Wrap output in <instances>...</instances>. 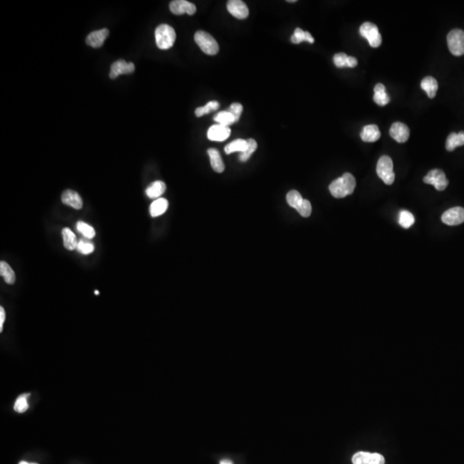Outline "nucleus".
I'll use <instances>...</instances> for the list:
<instances>
[{"label": "nucleus", "mask_w": 464, "mask_h": 464, "mask_svg": "<svg viewBox=\"0 0 464 464\" xmlns=\"http://www.w3.org/2000/svg\"><path fill=\"white\" fill-rule=\"evenodd\" d=\"M360 137L364 142H375L380 139L381 133L377 125H368L364 126Z\"/></svg>", "instance_id": "obj_17"}, {"label": "nucleus", "mask_w": 464, "mask_h": 464, "mask_svg": "<svg viewBox=\"0 0 464 464\" xmlns=\"http://www.w3.org/2000/svg\"><path fill=\"white\" fill-rule=\"evenodd\" d=\"M286 200L288 202L289 206H292L293 208L298 209L302 202L304 201V199L300 194V193L298 192L297 190H292L287 193Z\"/></svg>", "instance_id": "obj_31"}, {"label": "nucleus", "mask_w": 464, "mask_h": 464, "mask_svg": "<svg viewBox=\"0 0 464 464\" xmlns=\"http://www.w3.org/2000/svg\"><path fill=\"white\" fill-rule=\"evenodd\" d=\"M19 464H30V463H27V462L22 461L19 463Z\"/></svg>", "instance_id": "obj_41"}, {"label": "nucleus", "mask_w": 464, "mask_h": 464, "mask_svg": "<svg viewBox=\"0 0 464 464\" xmlns=\"http://www.w3.org/2000/svg\"><path fill=\"white\" fill-rule=\"evenodd\" d=\"M297 211L304 218H308L311 214V204L309 201L308 199H304V201L302 202L299 208L297 209Z\"/></svg>", "instance_id": "obj_37"}, {"label": "nucleus", "mask_w": 464, "mask_h": 464, "mask_svg": "<svg viewBox=\"0 0 464 464\" xmlns=\"http://www.w3.org/2000/svg\"><path fill=\"white\" fill-rule=\"evenodd\" d=\"M247 148H248L247 140L241 139H235L225 147V152L226 154H231V153H236V152L242 153L245 152Z\"/></svg>", "instance_id": "obj_26"}, {"label": "nucleus", "mask_w": 464, "mask_h": 464, "mask_svg": "<svg viewBox=\"0 0 464 464\" xmlns=\"http://www.w3.org/2000/svg\"><path fill=\"white\" fill-rule=\"evenodd\" d=\"M227 10L237 19H245L249 16V8L241 0H230L227 3Z\"/></svg>", "instance_id": "obj_10"}, {"label": "nucleus", "mask_w": 464, "mask_h": 464, "mask_svg": "<svg viewBox=\"0 0 464 464\" xmlns=\"http://www.w3.org/2000/svg\"><path fill=\"white\" fill-rule=\"evenodd\" d=\"M194 40L199 48L206 54L215 55L219 53V46L217 40L206 31H197L194 35Z\"/></svg>", "instance_id": "obj_3"}, {"label": "nucleus", "mask_w": 464, "mask_h": 464, "mask_svg": "<svg viewBox=\"0 0 464 464\" xmlns=\"http://www.w3.org/2000/svg\"><path fill=\"white\" fill-rule=\"evenodd\" d=\"M291 40H292V43L294 44L301 43L303 41H308L309 43H314V41H315L314 38L309 32L304 31L299 28L296 29L294 34L291 37Z\"/></svg>", "instance_id": "obj_27"}, {"label": "nucleus", "mask_w": 464, "mask_h": 464, "mask_svg": "<svg viewBox=\"0 0 464 464\" xmlns=\"http://www.w3.org/2000/svg\"><path fill=\"white\" fill-rule=\"evenodd\" d=\"M355 187L356 180L354 176L350 173H345L343 176L332 182L329 185V191L335 198L341 199L351 194L354 191Z\"/></svg>", "instance_id": "obj_1"}, {"label": "nucleus", "mask_w": 464, "mask_h": 464, "mask_svg": "<svg viewBox=\"0 0 464 464\" xmlns=\"http://www.w3.org/2000/svg\"><path fill=\"white\" fill-rule=\"evenodd\" d=\"M168 206H169V202L167 199L158 198L152 203V205L150 206V213L152 217L156 218L163 214L167 211Z\"/></svg>", "instance_id": "obj_22"}, {"label": "nucleus", "mask_w": 464, "mask_h": 464, "mask_svg": "<svg viewBox=\"0 0 464 464\" xmlns=\"http://www.w3.org/2000/svg\"><path fill=\"white\" fill-rule=\"evenodd\" d=\"M464 146V132L459 133H452L446 140V149L449 152L454 151L458 146Z\"/></svg>", "instance_id": "obj_24"}, {"label": "nucleus", "mask_w": 464, "mask_h": 464, "mask_svg": "<svg viewBox=\"0 0 464 464\" xmlns=\"http://www.w3.org/2000/svg\"><path fill=\"white\" fill-rule=\"evenodd\" d=\"M0 274L3 277L4 281L9 285H13L16 281V275L13 269L10 268V266L7 262L3 261L0 262Z\"/></svg>", "instance_id": "obj_28"}, {"label": "nucleus", "mask_w": 464, "mask_h": 464, "mask_svg": "<svg viewBox=\"0 0 464 464\" xmlns=\"http://www.w3.org/2000/svg\"><path fill=\"white\" fill-rule=\"evenodd\" d=\"M287 2H289V3H295L296 0H288Z\"/></svg>", "instance_id": "obj_42"}, {"label": "nucleus", "mask_w": 464, "mask_h": 464, "mask_svg": "<svg viewBox=\"0 0 464 464\" xmlns=\"http://www.w3.org/2000/svg\"><path fill=\"white\" fill-rule=\"evenodd\" d=\"M421 89L425 90L427 94L428 97L434 98L438 89V83L437 80L432 77H425L424 79L421 81Z\"/></svg>", "instance_id": "obj_20"}, {"label": "nucleus", "mask_w": 464, "mask_h": 464, "mask_svg": "<svg viewBox=\"0 0 464 464\" xmlns=\"http://www.w3.org/2000/svg\"><path fill=\"white\" fill-rule=\"evenodd\" d=\"M77 230L80 232L85 238L91 239L96 235V232L92 226L88 225L83 221H78L77 223Z\"/></svg>", "instance_id": "obj_32"}, {"label": "nucleus", "mask_w": 464, "mask_h": 464, "mask_svg": "<svg viewBox=\"0 0 464 464\" xmlns=\"http://www.w3.org/2000/svg\"><path fill=\"white\" fill-rule=\"evenodd\" d=\"M5 320V311L3 307H0V332L3 331V325Z\"/></svg>", "instance_id": "obj_39"}, {"label": "nucleus", "mask_w": 464, "mask_h": 464, "mask_svg": "<svg viewBox=\"0 0 464 464\" xmlns=\"http://www.w3.org/2000/svg\"><path fill=\"white\" fill-rule=\"evenodd\" d=\"M170 11L175 15L189 14L193 15L196 12V6L193 3L186 0H175L169 4Z\"/></svg>", "instance_id": "obj_13"}, {"label": "nucleus", "mask_w": 464, "mask_h": 464, "mask_svg": "<svg viewBox=\"0 0 464 464\" xmlns=\"http://www.w3.org/2000/svg\"><path fill=\"white\" fill-rule=\"evenodd\" d=\"M334 63L339 68L345 67L353 68V67H357L358 60L354 57L348 56L346 53H336L334 56Z\"/></svg>", "instance_id": "obj_18"}, {"label": "nucleus", "mask_w": 464, "mask_h": 464, "mask_svg": "<svg viewBox=\"0 0 464 464\" xmlns=\"http://www.w3.org/2000/svg\"><path fill=\"white\" fill-rule=\"evenodd\" d=\"M424 183L434 186L435 189L438 191H443L449 185V181L446 178L444 171L438 169L429 171L427 175L424 177Z\"/></svg>", "instance_id": "obj_7"}, {"label": "nucleus", "mask_w": 464, "mask_h": 464, "mask_svg": "<svg viewBox=\"0 0 464 464\" xmlns=\"http://www.w3.org/2000/svg\"><path fill=\"white\" fill-rule=\"evenodd\" d=\"M134 70H135V66L132 62H126L124 60H117L111 66L110 77L111 79H115L119 75L133 73Z\"/></svg>", "instance_id": "obj_11"}, {"label": "nucleus", "mask_w": 464, "mask_h": 464, "mask_svg": "<svg viewBox=\"0 0 464 464\" xmlns=\"http://www.w3.org/2000/svg\"><path fill=\"white\" fill-rule=\"evenodd\" d=\"M242 105L241 103H232L231 107H230L229 112L232 114V116L235 117V122L238 121L239 119H240V116L242 115Z\"/></svg>", "instance_id": "obj_38"}, {"label": "nucleus", "mask_w": 464, "mask_h": 464, "mask_svg": "<svg viewBox=\"0 0 464 464\" xmlns=\"http://www.w3.org/2000/svg\"><path fill=\"white\" fill-rule=\"evenodd\" d=\"M248 141V148L244 153H241L239 156V159L242 162H246L249 159V157L252 156L253 153H255V150L257 149V143L255 139H249Z\"/></svg>", "instance_id": "obj_34"}, {"label": "nucleus", "mask_w": 464, "mask_h": 464, "mask_svg": "<svg viewBox=\"0 0 464 464\" xmlns=\"http://www.w3.org/2000/svg\"><path fill=\"white\" fill-rule=\"evenodd\" d=\"M442 221L447 226L461 225L464 222V208L457 206L449 209L442 215Z\"/></svg>", "instance_id": "obj_8"}, {"label": "nucleus", "mask_w": 464, "mask_h": 464, "mask_svg": "<svg viewBox=\"0 0 464 464\" xmlns=\"http://www.w3.org/2000/svg\"><path fill=\"white\" fill-rule=\"evenodd\" d=\"M231 133L232 131L229 126L217 124L209 128L208 132H207V138L212 141L222 142L229 138Z\"/></svg>", "instance_id": "obj_12"}, {"label": "nucleus", "mask_w": 464, "mask_h": 464, "mask_svg": "<svg viewBox=\"0 0 464 464\" xmlns=\"http://www.w3.org/2000/svg\"><path fill=\"white\" fill-rule=\"evenodd\" d=\"M389 134L398 143H405L409 139L410 131L404 123L394 122L390 127Z\"/></svg>", "instance_id": "obj_14"}, {"label": "nucleus", "mask_w": 464, "mask_h": 464, "mask_svg": "<svg viewBox=\"0 0 464 464\" xmlns=\"http://www.w3.org/2000/svg\"><path fill=\"white\" fill-rule=\"evenodd\" d=\"M359 33L362 37L367 39L371 47H378L382 44V36L379 30L374 23L366 22L360 26Z\"/></svg>", "instance_id": "obj_6"}, {"label": "nucleus", "mask_w": 464, "mask_h": 464, "mask_svg": "<svg viewBox=\"0 0 464 464\" xmlns=\"http://www.w3.org/2000/svg\"><path fill=\"white\" fill-rule=\"evenodd\" d=\"M30 396V394H23L17 398V401L14 404V409L17 413H24L29 408V403L27 401V398Z\"/></svg>", "instance_id": "obj_36"}, {"label": "nucleus", "mask_w": 464, "mask_h": 464, "mask_svg": "<svg viewBox=\"0 0 464 464\" xmlns=\"http://www.w3.org/2000/svg\"><path fill=\"white\" fill-rule=\"evenodd\" d=\"M220 464H232V463L229 461V460H223V461L220 463Z\"/></svg>", "instance_id": "obj_40"}, {"label": "nucleus", "mask_w": 464, "mask_h": 464, "mask_svg": "<svg viewBox=\"0 0 464 464\" xmlns=\"http://www.w3.org/2000/svg\"><path fill=\"white\" fill-rule=\"evenodd\" d=\"M61 200L65 205L72 206L73 208L79 210L83 207V200L81 199L79 194L73 190L67 189L64 191L61 195Z\"/></svg>", "instance_id": "obj_16"}, {"label": "nucleus", "mask_w": 464, "mask_h": 464, "mask_svg": "<svg viewBox=\"0 0 464 464\" xmlns=\"http://www.w3.org/2000/svg\"><path fill=\"white\" fill-rule=\"evenodd\" d=\"M377 173L379 178L382 179L385 184H393L395 175L393 170V162L389 156H383L379 158L377 164Z\"/></svg>", "instance_id": "obj_4"}, {"label": "nucleus", "mask_w": 464, "mask_h": 464, "mask_svg": "<svg viewBox=\"0 0 464 464\" xmlns=\"http://www.w3.org/2000/svg\"><path fill=\"white\" fill-rule=\"evenodd\" d=\"M374 96H373V99H374L375 103H377L379 106H385L387 105L389 101H390V98L389 96H388V94L386 93V89H385V86L384 84L382 83H378L376 84V86L374 88Z\"/></svg>", "instance_id": "obj_21"}, {"label": "nucleus", "mask_w": 464, "mask_h": 464, "mask_svg": "<svg viewBox=\"0 0 464 464\" xmlns=\"http://www.w3.org/2000/svg\"><path fill=\"white\" fill-rule=\"evenodd\" d=\"M219 108V103L217 101H212L209 102L206 106L199 107L195 110V116L197 117H201L204 115L210 113L211 111H215Z\"/></svg>", "instance_id": "obj_35"}, {"label": "nucleus", "mask_w": 464, "mask_h": 464, "mask_svg": "<svg viewBox=\"0 0 464 464\" xmlns=\"http://www.w3.org/2000/svg\"><path fill=\"white\" fill-rule=\"evenodd\" d=\"M207 153H208L210 161H211V165H212L213 170L216 172L222 173L225 170L226 166L223 162L222 157L220 156L219 151L214 149V148H210L207 151Z\"/></svg>", "instance_id": "obj_19"}, {"label": "nucleus", "mask_w": 464, "mask_h": 464, "mask_svg": "<svg viewBox=\"0 0 464 464\" xmlns=\"http://www.w3.org/2000/svg\"><path fill=\"white\" fill-rule=\"evenodd\" d=\"M415 223V217L408 211H401L399 214V224L405 229L410 228Z\"/></svg>", "instance_id": "obj_30"}, {"label": "nucleus", "mask_w": 464, "mask_h": 464, "mask_svg": "<svg viewBox=\"0 0 464 464\" xmlns=\"http://www.w3.org/2000/svg\"><path fill=\"white\" fill-rule=\"evenodd\" d=\"M353 464H385V459L381 454L365 451L357 452L352 457Z\"/></svg>", "instance_id": "obj_9"}, {"label": "nucleus", "mask_w": 464, "mask_h": 464, "mask_svg": "<svg viewBox=\"0 0 464 464\" xmlns=\"http://www.w3.org/2000/svg\"><path fill=\"white\" fill-rule=\"evenodd\" d=\"M77 249L78 252L83 254V255H90L94 251L95 246L92 242L89 241L88 238H82L79 240Z\"/></svg>", "instance_id": "obj_33"}, {"label": "nucleus", "mask_w": 464, "mask_h": 464, "mask_svg": "<svg viewBox=\"0 0 464 464\" xmlns=\"http://www.w3.org/2000/svg\"><path fill=\"white\" fill-rule=\"evenodd\" d=\"M62 236H63L64 247L68 250H74L77 249L78 242L77 240L76 235L69 228H64L62 230Z\"/></svg>", "instance_id": "obj_25"}, {"label": "nucleus", "mask_w": 464, "mask_h": 464, "mask_svg": "<svg viewBox=\"0 0 464 464\" xmlns=\"http://www.w3.org/2000/svg\"><path fill=\"white\" fill-rule=\"evenodd\" d=\"M214 120L223 126H229L235 122V117L229 111H221L214 116Z\"/></svg>", "instance_id": "obj_29"}, {"label": "nucleus", "mask_w": 464, "mask_h": 464, "mask_svg": "<svg viewBox=\"0 0 464 464\" xmlns=\"http://www.w3.org/2000/svg\"><path fill=\"white\" fill-rule=\"evenodd\" d=\"M165 183L162 181H156L152 183L146 189V195L148 196L150 199H157L158 197L162 195L163 193L165 192Z\"/></svg>", "instance_id": "obj_23"}, {"label": "nucleus", "mask_w": 464, "mask_h": 464, "mask_svg": "<svg viewBox=\"0 0 464 464\" xmlns=\"http://www.w3.org/2000/svg\"><path fill=\"white\" fill-rule=\"evenodd\" d=\"M156 46L162 50L169 49L176 41V31L168 24H160L155 30Z\"/></svg>", "instance_id": "obj_2"}, {"label": "nucleus", "mask_w": 464, "mask_h": 464, "mask_svg": "<svg viewBox=\"0 0 464 464\" xmlns=\"http://www.w3.org/2000/svg\"><path fill=\"white\" fill-rule=\"evenodd\" d=\"M109 34H110V31L108 29L93 31L86 37V43L95 48L101 47L104 43L107 37H109Z\"/></svg>", "instance_id": "obj_15"}, {"label": "nucleus", "mask_w": 464, "mask_h": 464, "mask_svg": "<svg viewBox=\"0 0 464 464\" xmlns=\"http://www.w3.org/2000/svg\"><path fill=\"white\" fill-rule=\"evenodd\" d=\"M95 294H96V295H98V294H99V292H98V291H96V292H95Z\"/></svg>", "instance_id": "obj_43"}, {"label": "nucleus", "mask_w": 464, "mask_h": 464, "mask_svg": "<svg viewBox=\"0 0 464 464\" xmlns=\"http://www.w3.org/2000/svg\"><path fill=\"white\" fill-rule=\"evenodd\" d=\"M448 47L455 56H462L464 54V31L456 29L448 34Z\"/></svg>", "instance_id": "obj_5"}]
</instances>
